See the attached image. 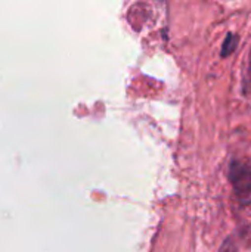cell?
Wrapping results in <instances>:
<instances>
[{"label": "cell", "instance_id": "1", "mask_svg": "<svg viewBox=\"0 0 251 252\" xmlns=\"http://www.w3.org/2000/svg\"><path fill=\"white\" fill-rule=\"evenodd\" d=\"M229 182L240 199H247L251 195V162L232 161L229 165Z\"/></svg>", "mask_w": 251, "mask_h": 252}, {"label": "cell", "instance_id": "2", "mask_svg": "<svg viewBox=\"0 0 251 252\" xmlns=\"http://www.w3.org/2000/svg\"><path fill=\"white\" fill-rule=\"evenodd\" d=\"M237 46H238V37H237L235 34H232V32H231V34H228V35H226V38H225V41H223L220 56H222V58H226V56L232 55V53L235 52Z\"/></svg>", "mask_w": 251, "mask_h": 252}]
</instances>
